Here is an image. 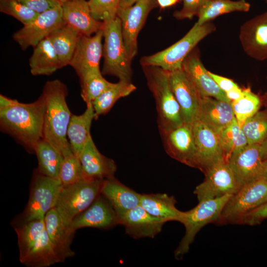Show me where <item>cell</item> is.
Instances as JSON below:
<instances>
[{
    "label": "cell",
    "instance_id": "7402d4cb",
    "mask_svg": "<svg viewBox=\"0 0 267 267\" xmlns=\"http://www.w3.org/2000/svg\"><path fill=\"white\" fill-rule=\"evenodd\" d=\"M166 222L147 212L140 205L125 214L119 220L125 232L134 239L154 238Z\"/></svg>",
    "mask_w": 267,
    "mask_h": 267
},
{
    "label": "cell",
    "instance_id": "484cf974",
    "mask_svg": "<svg viewBox=\"0 0 267 267\" xmlns=\"http://www.w3.org/2000/svg\"><path fill=\"white\" fill-rule=\"evenodd\" d=\"M235 119L231 103L211 97H202L199 120L219 136Z\"/></svg>",
    "mask_w": 267,
    "mask_h": 267
},
{
    "label": "cell",
    "instance_id": "2e32d148",
    "mask_svg": "<svg viewBox=\"0 0 267 267\" xmlns=\"http://www.w3.org/2000/svg\"><path fill=\"white\" fill-rule=\"evenodd\" d=\"M195 146V168L204 173L225 158L219 136L200 120L192 124Z\"/></svg>",
    "mask_w": 267,
    "mask_h": 267
},
{
    "label": "cell",
    "instance_id": "7a4b0ae2",
    "mask_svg": "<svg viewBox=\"0 0 267 267\" xmlns=\"http://www.w3.org/2000/svg\"><path fill=\"white\" fill-rule=\"evenodd\" d=\"M42 94L45 102L43 138L64 157L73 153L67 138L72 114L66 102L68 90L66 85L58 79L48 81Z\"/></svg>",
    "mask_w": 267,
    "mask_h": 267
},
{
    "label": "cell",
    "instance_id": "9a60e30c",
    "mask_svg": "<svg viewBox=\"0 0 267 267\" xmlns=\"http://www.w3.org/2000/svg\"><path fill=\"white\" fill-rule=\"evenodd\" d=\"M227 160L239 188L264 178V160L259 143L247 145L232 154Z\"/></svg>",
    "mask_w": 267,
    "mask_h": 267
},
{
    "label": "cell",
    "instance_id": "4dcf8cb0",
    "mask_svg": "<svg viewBox=\"0 0 267 267\" xmlns=\"http://www.w3.org/2000/svg\"><path fill=\"white\" fill-rule=\"evenodd\" d=\"M81 36L77 30L64 23L47 37L58 55L62 68L69 65Z\"/></svg>",
    "mask_w": 267,
    "mask_h": 267
},
{
    "label": "cell",
    "instance_id": "8d00e7d4",
    "mask_svg": "<svg viewBox=\"0 0 267 267\" xmlns=\"http://www.w3.org/2000/svg\"><path fill=\"white\" fill-rule=\"evenodd\" d=\"M80 80L81 96L86 105L92 103L112 84L103 77L101 71L89 73Z\"/></svg>",
    "mask_w": 267,
    "mask_h": 267
},
{
    "label": "cell",
    "instance_id": "e575fe53",
    "mask_svg": "<svg viewBox=\"0 0 267 267\" xmlns=\"http://www.w3.org/2000/svg\"><path fill=\"white\" fill-rule=\"evenodd\" d=\"M219 138L226 160L248 145L246 137L236 118L222 132Z\"/></svg>",
    "mask_w": 267,
    "mask_h": 267
},
{
    "label": "cell",
    "instance_id": "ee69618b",
    "mask_svg": "<svg viewBox=\"0 0 267 267\" xmlns=\"http://www.w3.org/2000/svg\"><path fill=\"white\" fill-rule=\"evenodd\" d=\"M18 0L39 14L61 5L57 0Z\"/></svg>",
    "mask_w": 267,
    "mask_h": 267
},
{
    "label": "cell",
    "instance_id": "f546056e",
    "mask_svg": "<svg viewBox=\"0 0 267 267\" xmlns=\"http://www.w3.org/2000/svg\"><path fill=\"white\" fill-rule=\"evenodd\" d=\"M174 197L166 193L141 194L140 205L151 215L166 222H179L182 212L176 207Z\"/></svg>",
    "mask_w": 267,
    "mask_h": 267
},
{
    "label": "cell",
    "instance_id": "d6a6232c",
    "mask_svg": "<svg viewBox=\"0 0 267 267\" xmlns=\"http://www.w3.org/2000/svg\"><path fill=\"white\" fill-rule=\"evenodd\" d=\"M136 89L131 82L119 80L104 91L92 102L95 119L108 113L119 99L126 97Z\"/></svg>",
    "mask_w": 267,
    "mask_h": 267
},
{
    "label": "cell",
    "instance_id": "d590c367",
    "mask_svg": "<svg viewBox=\"0 0 267 267\" xmlns=\"http://www.w3.org/2000/svg\"><path fill=\"white\" fill-rule=\"evenodd\" d=\"M235 117L241 127L244 122L259 111L261 106L260 97L249 88L243 89V94L239 99L231 101Z\"/></svg>",
    "mask_w": 267,
    "mask_h": 267
},
{
    "label": "cell",
    "instance_id": "4316f807",
    "mask_svg": "<svg viewBox=\"0 0 267 267\" xmlns=\"http://www.w3.org/2000/svg\"><path fill=\"white\" fill-rule=\"evenodd\" d=\"M44 222L49 239L63 262L73 257L75 253L71 245L75 232L64 222L54 207L46 213Z\"/></svg>",
    "mask_w": 267,
    "mask_h": 267
},
{
    "label": "cell",
    "instance_id": "8992f818",
    "mask_svg": "<svg viewBox=\"0 0 267 267\" xmlns=\"http://www.w3.org/2000/svg\"><path fill=\"white\" fill-rule=\"evenodd\" d=\"M103 22V64L101 73L115 76L119 80L131 82L132 60L124 42L120 20L117 16Z\"/></svg>",
    "mask_w": 267,
    "mask_h": 267
},
{
    "label": "cell",
    "instance_id": "74e56055",
    "mask_svg": "<svg viewBox=\"0 0 267 267\" xmlns=\"http://www.w3.org/2000/svg\"><path fill=\"white\" fill-rule=\"evenodd\" d=\"M241 128L248 144H260L267 137V111L257 112Z\"/></svg>",
    "mask_w": 267,
    "mask_h": 267
},
{
    "label": "cell",
    "instance_id": "f5cc1de1",
    "mask_svg": "<svg viewBox=\"0 0 267 267\" xmlns=\"http://www.w3.org/2000/svg\"><path fill=\"white\" fill-rule=\"evenodd\" d=\"M267 1V0H266Z\"/></svg>",
    "mask_w": 267,
    "mask_h": 267
},
{
    "label": "cell",
    "instance_id": "f6af8a7d",
    "mask_svg": "<svg viewBox=\"0 0 267 267\" xmlns=\"http://www.w3.org/2000/svg\"><path fill=\"white\" fill-rule=\"evenodd\" d=\"M209 74L219 88L225 93L234 88L239 87L231 79L215 74L210 71H209Z\"/></svg>",
    "mask_w": 267,
    "mask_h": 267
},
{
    "label": "cell",
    "instance_id": "7dc6e473",
    "mask_svg": "<svg viewBox=\"0 0 267 267\" xmlns=\"http://www.w3.org/2000/svg\"><path fill=\"white\" fill-rule=\"evenodd\" d=\"M157 1L161 8H165L176 4L179 0H157Z\"/></svg>",
    "mask_w": 267,
    "mask_h": 267
},
{
    "label": "cell",
    "instance_id": "681fc988",
    "mask_svg": "<svg viewBox=\"0 0 267 267\" xmlns=\"http://www.w3.org/2000/svg\"><path fill=\"white\" fill-rule=\"evenodd\" d=\"M139 0H120L119 9L125 8L131 6Z\"/></svg>",
    "mask_w": 267,
    "mask_h": 267
},
{
    "label": "cell",
    "instance_id": "816d5d0a",
    "mask_svg": "<svg viewBox=\"0 0 267 267\" xmlns=\"http://www.w3.org/2000/svg\"><path fill=\"white\" fill-rule=\"evenodd\" d=\"M61 4L63 3H64V2H67V1H72V0H57Z\"/></svg>",
    "mask_w": 267,
    "mask_h": 267
},
{
    "label": "cell",
    "instance_id": "7c38bea8",
    "mask_svg": "<svg viewBox=\"0 0 267 267\" xmlns=\"http://www.w3.org/2000/svg\"><path fill=\"white\" fill-rule=\"evenodd\" d=\"M158 6L157 0H139L134 5L119 9L124 42L130 59L137 53V37L150 12Z\"/></svg>",
    "mask_w": 267,
    "mask_h": 267
},
{
    "label": "cell",
    "instance_id": "cb8c5ba5",
    "mask_svg": "<svg viewBox=\"0 0 267 267\" xmlns=\"http://www.w3.org/2000/svg\"><path fill=\"white\" fill-rule=\"evenodd\" d=\"M78 157L85 178L104 180L114 177L117 169L116 164L99 152L91 137Z\"/></svg>",
    "mask_w": 267,
    "mask_h": 267
},
{
    "label": "cell",
    "instance_id": "f907efd6",
    "mask_svg": "<svg viewBox=\"0 0 267 267\" xmlns=\"http://www.w3.org/2000/svg\"><path fill=\"white\" fill-rule=\"evenodd\" d=\"M265 166V176L264 178L267 179V159L264 160Z\"/></svg>",
    "mask_w": 267,
    "mask_h": 267
},
{
    "label": "cell",
    "instance_id": "4fadbf2b",
    "mask_svg": "<svg viewBox=\"0 0 267 267\" xmlns=\"http://www.w3.org/2000/svg\"><path fill=\"white\" fill-rule=\"evenodd\" d=\"M169 78L183 122L192 125L199 120L202 97L182 68L169 71Z\"/></svg>",
    "mask_w": 267,
    "mask_h": 267
},
{
    "label": "cell",
    "instance_id": "ba28073f",
    "mask_svg": "<svg viewBox=\"0 0 267 267\" xmlns=\"http://www.w3.org/2000/svg\"><path fill=\"white\" fill-rule=\"evenodd\" d=\"M232 195L199 202L192 209L182 212L180 223L184 225L185 234L175 251V257L180 258L186 254L199 230L210 223H219L222 210Z\"/></svg>",
    "mask_w": 267,
    "mask_h": 267
},
{
    "label": "cell",
    "instance_id": "3957f363",
    "mask_svg": "<svg viewBox=\"0 0 267 267\" xmlns=\"http://www.w3.org/2000/svg\"><path fill=\"white\" fill-rule=\"evenodd\" d=\"M13 228L21 264L28 267H48L63 262L47 234L44 219Z\"/></svg>",
    "mask_w": 267,
    "mask_h": 267
},
{
    "label": "cell",
    "instance_id": "d4e9b609",
    "mask_svg": "<svg viewBox=\"0 0 267 267\" xmlns=\"http://www.w3.org/2000/svg\"><path fill=\"white\" fill-rule=\"evenodd\" d=\"M101 194L110 203L118 220L127 212L140 204L141 194L112 177L104 179Z\"/></svg>",
    "mask_w": 267,
    "mask_h": 267
},
{
    "label": "cell",
    "instance_id": "1f68e13d",
    "mask_svg": "<svg viewBox=\"0 0 267 267\" xmlns=\"http://www.w3.org/2000/svg\"><path fill=\"white\" fill-rule=\"evenodd\" d=\"M34 152L38 159V171L44 176L58 179L64 158L60 152L42 138L36 144Z\"/></svg>",
    "mask_w": 267,
    "mask_h": 267
},
{
    "label": "cell",
    "instance_id": "f1b7e54d",
    "mask_svg": "<svg viewBox=\"0 0 267 267\" xmlns=\"http://www.w3.org/2000/svg\"><path fill=\"white\" fill-rule=\"evenodd\" d=\"M93 119L95 116L91 103L87 105L85 111L81 115H72L67 137L73 153L77 157L91 137L90 130Z\"/></svg>",
    "mask_w": 267,
    "mask_h": 267
},
{
    "label": "cell",
    "instance_id": "836d02e7",
    "mask_svg": "<svg viewBox=\"0 0 267 267\" xmlns=\"http://www.w3.org/2000/svg\"><path fill=\"white\" fill-rule=\"evenodd\" d=\"M250 4L245 0H209L198 15V25L209 22L217 17L234 11L247 12Z\"/></svg>",
    "mask_w": 267,
    "mask_h": 267
},
{
    "label": "cell",
    "instance_id": "603a6c76",
    "mask_svg": "<svg viewBox=\"0 0 267 267\" xmlns=\"http://www.w3.org/2000/svg\"><path fill=\"white\" fill-rule=\"evenodd\" d=\"M61 5L64 23L77 30L81 35L91 36L102 29L103 22L93 17L88 1L74 0Z\"/></svg>",
    "mask_w": 267,
    "mask_h": 267
},
{
    "label": "cell",
    "instance_id": "5bb4252c",
    "mask_svg": "<svg viewBox=\"0 0 267 267\" xmlns=\"http://www.w3.org/2000/svg\"><path fill=\"white\" fill-rule=\"evenodd\" d=\"M63 24L62 9L59 5L40 13L33 21L15 32L12 38L25 50L30 46L35 47Z\"/></svg>",
    "mask_w": 267,
    "mask_h": 267
},
{
    "label": "cell",
    "instance_id": "9c48e42d",
    "mask_svg": "<svg viewBox=\"0 0 267 267\" xmlns=\"http://www.w3.org/2000/svg\"><path fill=\"white\" fill-rule=\"evenodd\" d=\"M103 181L84 178L62 187L54 208L66 225L70 226L72 220L89 207L101 194Z\"/></svg>",
    "mask_w": 267,
    "mask_h": 267
},
{
    "label": "cell",
    "instance_id": "e0dca14e",
    "mask_svg": "<svg viewBox=\"0 0 267 267\" xmlns=\"http://www.w3.org/2000/svg\"><path fill=\"white\" fill-rule=\"evenodd\" d=\"M101 29L93 36L81 35L69 63L80 79L92 72L99 71V62L103 53Z\"/></svg>",
    "mask_w": 267,
    "mask_h": 267
},
{
    "label": "cell",
    "instance_id": "30bf717a",
    "mask_svg": "<svg viewBox=\"0 0 267 267\" xmlns=\"http://www.w3.org/2000/svg\"><path fill=\"white\" fill-rule=\"evenodd\" d=\"M267 201V179L262 178L241 186L225 205L220 224H239L247 214Z\"/></svg>",
    "mask_w": 267,
    "mask_h": 267
},
{
    "label": "cell",
    "instance_id": "d6986e66",
    "mask_svg": "<svg viewBox=\"0 0 267 267\" xmlns=\"http://www.w3.org/2000/svg\"><path fill=\"white\" fill-rule=\"evenodd\" d=\"M181 68L192 81L201 97H211L230 102L204 67L200 59V52L195 47L183 60Z\"/></svg>",
    "mask_w": 267,
    "mask_h": 267
},
{
    "label": "cell",
    "instance_id": "ac0fdd59",
    "mask_svg": "<svg viewBox=\"0 0 267 267\" xmlns=\"http://www.w3.org/2000/svg\"><path fill=\"white\" fill-rule=\"evenodd\" d=\"M160 134L165 151L170 157L195 168V146L192 125L183 123Z\"/></svg>",
    "mask_w": 267,
    "mask_h": 267
},
{
    "label": "cell",
    "instance_id": "ffe728a7",
    "mask_svg": "<svg viewBox=\"0 0 267 267\" xmlns=\"http://www.w3.org/2000/svg\"><path fill=\"white\" fill-rule=\"evenodd\" d=\"M117 224L118 220L113 208L100 194L89 207L72 220L70 226L75 232L84 227L107 229Z\"/></svg>",
    "mask_w": 267,
    "mask_h": 267
},
{
    "label": "cell",
    "instance_id": "f35d334b",
    "mask_svg": "<svg viewBox=\"0 0 267 267\" xmlns=\"http://www.w3.org/2000/svg\"><path fill=\"white\" fill-rule=\"evenodd\" d=\"M84 178L79 157L74 153L64 157L58 176L63 186L73 184Z\"/></svg>",
    "mask_w": 267,
    "mask_h": 267
},
{
    "label": "cell",
    "instance_id": "8fae6325",
    "mask_svg": "<svg viewBox=\"0 0 267 267\" xmlns=\"http://www.w3.org/2000/svg\"><path fill=\"white\" fill-rule=\"evenodd\" d=\"M204 174V180L194 190L198 202L233 195L239 189L225 158L210 167Z\"/></svg>",
    "mask_w": 267,
    "mask_h": 267
},
{
    "label": "cell",
    "instance_id": "52a82bcc",
    "mask_svg": "<svg viewBox=\"0 0 267 267\" xmlns=\"http://www.w3.org/2000/svg\"><path fill=\"white\" fill-rule=\"evenodd\" d=\"M215 29L214 24L210 21L202 25L196 22L183 37L171 46L155 54L142 57L140 60L141 65L158 66L168 71L181 68L182 62L189 53Z\"/></svg>",
    "mask_w": 267,
    "mask_h": 267
},
{
    "label": "cell",
    "instance_id": "7bdbcfd3",
    "mask_svg": "<svg viewBox=\"0 0 267 267\" xmlns=\"http://www.w3.org/2000/svg\"><path fill=\"white\" fill-rule=\"evenodd\" d=\"M266 219H267V201L245 215L239 224L256 225L260 224Z\"/></svg>",
    "mask_w": 267,
    "mask_h": 267
},
{
    "label": "cell",
    "instance_id": "277c9868",
    "mask_svg": "<svg viewBox=\"0 0 267 267\" xmlns=\"http://www.w3.org/2000/svg\"><path fill=\"white\" fill-rule=\"evenodd\" d=\"M142 68L147 86L155 100L160 133L168 132L181 125L184 122L170 86L169 71L155 66Z\"/></svg>",
    "mask_w": 267,
    "mask_h": 267
},
{
    "label": "cell",
    "instance_id": "bcb514c9",
    "mask_svg": "<svg viewBox=\"0 0 267 267\" xmlns=\"http://www.w3.org/2000/svg\"><path fill=\"white\" fill-rule=\"evenodd\" d=\"M227 97L233 101L241 98L243 94V89H242L239 87L234 88L225 92Z\"/></svg>",
    "mask_w": 267,
    "mask_h": 267
},
{
    "label": "cell",
    "instance_id": "6da1fadb",
    "mask_svg": "<svg viewBox=\"0 0 267 267\" xmlns=\"http://www.w3.org/2000/svg\"><path fill=\"white\" fill-rule=\"evenodd\" d=\"M45 102L43 95L34 102L24 103L0 95V126L30 152L43 137Z\"/></svg>",
    "mask_w": 267,
    "mask_h": 267
},
{
    "label": "cell",
    "instance_id": "5b68a950",
    "mask_svg": "<svg viewBox=\"0 0 267 267\" xmlns=\"http://www.w3.org/2000/svg\"><path fill=\"white\" fill-rule=\"evenodd\" d=\"M62 187L59 179L44 176L35 170L28 203L23 211L12 221V226H19L34 220L44 219L46 213L55 207Z\"/></svg>",
    "mask_w": 267,
    "mask_h": 267
},
{
    "label": "cell",
    "instance_id": "ab89813d",
    "mask_svg": "<svg viewBox=\"0 0 267 267\" xmlns=\"http://www.w3.org/2000/svg\"><path fill=\"white\" fill-rule=\"evenodd\" d=\"M0 11L10 15L26 25L39 14L18 0H0Z\"/></svg>",
    "mask_w": 267,
    "mask_h": 267
},
{
    "label": "cell",
    "instance_id": "b9f144b4",
    "mask_svg": "<svg viewBox=\"0 0 267 267\" xmlns=\"http://www.w3.org/2000/svg\"><path fill=\"white\" fill-rule=\"evenodd\" d=\"M209 0H179L183 2L180 10L176 11L173 14L175 18L178 20L191 19L198 16L200 10Z\"/></svg>",
    "mask_w": 267,
    "mask_h": 267
},
{
    "label": "cell",
    "instance_id": "c3c4849f",
    "mask_svg": "<svg viewBox=\"0 0 267 267\" xmlns=\"http://www.w3.org/2000/svg\"><path fill=\"white\" fill-rule=\"evenodd\" d=\"M260 149L263 159H267V137L260 144Z\"/></svg>",
    "mask_w": 267,
    "mask_h": 267
},
{
    "label": "cell",
    "instance_id": "44dd1931",
    "mask_svg": "<svg viewBox=\"0 0 267 267\" xmlns=\"http://www.w3.org/2000/svg\"><path fill=\"white\" fill-rule=\"evenodd\" d=\"M240 40L245 52L258 60L267 59V12L245 22L240 29Z\"/></svg>",
    "mask_w": 267,
    "mask_h": 267
},
{
    "label": "cell",
    "instance_id": "60d3db41",
    "mask_svg": "<svg viewBox=\"0 0 267 267\" xmlns=\"http://www.w3.org/2000/svg\"><path fill=\"white\" fill-rule=\"evenodd\" d=\"M120 0H89L92 16L95 19L104 22L117 16Z\"/></svg>",
    "mask_w": 267,
    "mask_h": 267
},
{
    "label": "cell",
    "instance_id": "83f0119b",
    "mask_svg": "<svg viewBox=\"0 0 267 267\" xmlns=\"http://www.w3.org/2000/svg\"><path fill=\"white\" fill-rule=\"evenodd\" d=\"M29 59L30 72L34 76H49L62 68L50 40L46 38L33 47Z\"/></svg>",
    "mask_w": 267,
    "mask_h": 267
}]
</instances>
